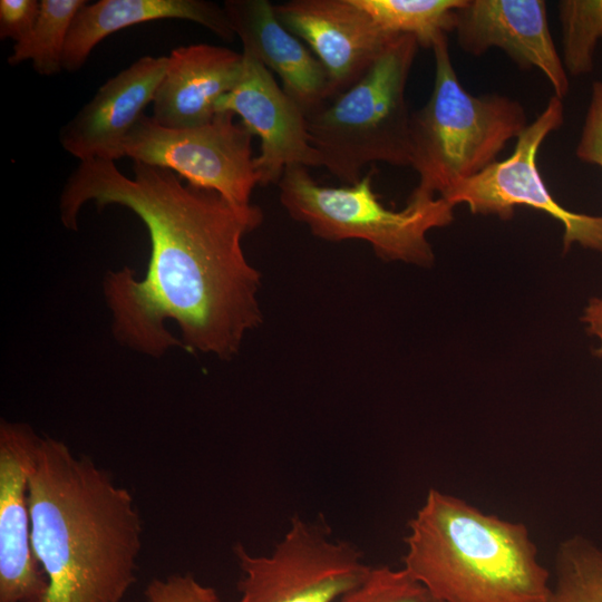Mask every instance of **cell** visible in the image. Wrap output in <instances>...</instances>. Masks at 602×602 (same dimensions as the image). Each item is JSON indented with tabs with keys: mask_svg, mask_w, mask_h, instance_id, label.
Instances as JSON below:
<instances>
[{
	"mask_svg": "<svg viewBox=\"0 0 602 602\" xmlns=\"http://www.w3.org/2000/svg\"><path fill=\"white\" fill-rule=\"evenodd\" d=\"M120 205L145 224L151 256L144 279L125 266L108 272L104 295L114 337L161 357L172 347L229 360L262 321L260 273L246 260L243 236L263 220L260 207H240L221 194L184 184L169 169L134 162L133 177L114 161L79 162L59 197L60 220L78 229L81 207Z\"/></svg>",
	"mask_w": 602,
	"mask_h": 602,
	"instance_id": "obj_1",
	"label": "cell"
},
{
	"mask_svg": "<svg viewBox=\"0 0 602 602\" xmlns=\"http://www.w3.org/2000/svg\"><path fill=\"white\" fill-rule=\"evenodd\" d=\"M43 602H122L136 581L142 520L132 494L62 441L39 437L29 477Z\"/></svg>",
	"mask_w": 602,
	"mask_h": 602,
	"instance_id": "obj_2",
	"label": "cell"
},
{
	"mask_svg": "<svg viewBox=\"0 0 602 602\" xmlns=\"http://www.w3.org/2000/svg\"><path fill=\"white\" fill-rule=\"evenodd\" d=\"M404 569L440 602H547L550 573L525 524L431 488L408 523Z\"/></svg>",
	"mask_w": 602,
	"mask_h": 602,
	"instance_id": "obj_3",
	"label": "cell"
},
{
	"mask_svg": "<svg viewBox=\"0 0 602 602\" xmlns=\"http://www.w3.org/2000/svg\"><path fill=\"white\" fill-rule=\"evenodd\" d=\"M435 79L426 105L411 116V164L419 183L411 194L443 197L495 163L527 127L524 107L497 94L474 96L459 82L447 36L433 46Z\"/></svg>",
	"mask_w": 602,
	"mask_h": 602,
	"instance_id": "obj_4",
	"label": "cell"
},
{
	"mask_svg": "<svg viewBox=\"0 0 602 602\" xmlns=\"http://www.w3.org/2000/svg\"><path fill=\"white\" fill-rule=\"evenodd\" d=\"M411 35H399L351 87L305 114L311 146L322 166L347 185L376 162L411 164V116L406 101L418 52Z\"/></svg>",
	"mask_w": 602,
	"mask_h": 602,
	"instance_id": "obj_5",
	"label": "cell"
},
{
	"mask_svg": "<svg viewBox=\"0 0 602 602\" xmlns=\"http://www.w3.org/2000/svg\"><path fill=\"white\" fill-rule=\"evenodd\" d=\"M307 168L287 167L278 186L285 211L312 234L333 242L363 240L387 261L433 263L427 233L454 220V205L441 197L411 194L402 210L394 211L375 193L372 169L352 185L331 187L317 183Z\"/></svg>",
	"mask_w": 602,
	"mask_h": 602,
	"instance_id": "obj_6",
	"label": "cell"
},
{
	"mask_svg": "<svg viewBox=\"0 0 602 602\" xmlns=\"http://www.w3.org/2000/svg\"><path fill=\"white\" fill-rule=\"evenodd\" d=\"M234 117L219 111L205 124L171 128L144 115L124 143V157L169 169L193 186L249 207L252 191L260 185L252 156L253 135Z\"/></svg>",
	"mask_w": 602,
	"mask_h": 602,
	"instance_id": "obj_7",
	"label": "cell"
},
{
	"mask_svg": "<svg viewBox=\"0 0 602 602\" xmlns=\"http://www.w3.org/2000/svg\"><path fill=\"white\" fill-rule=\"evenodd\" d=\"M235 555L243 573L237 602H336L370 570L352 544L299 517L270 555H252L241 545Z\"/></svg>",
	"mask_w": 602,
	"mask_h": 602,
	"instance_id": "obj_8",
	"label": "cell"
},
{
	"mask_svg": "<svg viewBox=\"0 0 602 602\" xmlns=\"http://www.w3.org/2000/svg\"><path fill=\"white\" fill-rule=\"evenodd\" d=\"M564 122L562 99L552 96L538 117L518 136L513 153L477 175L458 183L441 198L452 205L465 203L474 214L511 220L514 208L526 205L553 216L564 227L563 247L573 243L602 253V215L575 213L560 205L537 168V152L544 139Z\"/></svg>",
	"mask_w": 602,
	"mask_h": 602,
	"instance_id": "obj_9",
	"label": "cell"
},
{
	"mask_svg": "<svg viewBox=\"0 0 602 602\" xmlns=\"http://www.w3.org/2000/svg\"><path fill=\"white\" fill-rule=\"evenodd\" d=\"M273 9L324 67L329 100L357 82L399 36L381 29L355 0H291Z\"/></svg>",
	"mask_w": 602,
	"mask_h": 602,
	"instance_id": "obj_10",
	"label": "cell"
},
{
	"mask_svg": "<svg viewBox=\"0 0 602 602\" xmlns=\"http://www.w3.org/2000/svg\"><path fill=\"white\" fill-rule=\"evenodd\" d=\"M242 54V75L234 88L220 99L216 111L237 115L252 135L260 138V154L254 157L260 185L278 184L291 165L322 166L310 144L303 110L276 84L268 68Z\"/></svg>",
	"mask_w": 602,
	"mask_h": 602,
	"instance_id": "obj_11",
	"label": "cell"
},
{
	"mask_svg": "<svg viewBox=\"0 0 602 602\" xmlns=\"http://www.w3.org/2000/svg\"><path fill=\"white\" fill-rule=\"evenodd\" d=\"M39 436L0 424V602H43L48 583L31 543L29 477Z\"/></svg>",
	"mask_w": 602,
	"mask_h": 602,
	"instance_id": "obj_12",
	"label": "cell"
},
{
	"mask_svg": "<svg viewBox=\"0 0 602 602\" xmlns=\"http://www.w3.org/2000/svg\"><path fill=\"white\" fill-rule=\"evenodd\" d=\"M454 31L465 52L480 56L497 47L518 67L538 69L554 96L569 94V75L548 29L545 1L465 0L455 10Z\"/></svg>",
	"mask_w": 602,
	"mask_h": 602,
	"instance_id": "obj_13",
	"label": "cell"
},
{
	"mask_svg": "<svg viewBox=\"0 0 602 602\" xmlns=\"http://www.w3.org/2000/svg\"><path fill=\"white\" fill-rule=\"evenodd\" d=\"M167 62V56H144L110 77L61 127L62 148L79 162L124 157V143L153 104Z\"/></svg>",
	"mask_w": 602,
	"mask_h": 602,
	"instance_id": "obj_14",
	"label": "cell"
},
{
	"mask_svg": "<svg viewBox=\"0 0 602 602\" xmlns=\"http://www.w3.org/2000/svg\"><path fill=\"white\" fill-rule=\"evenodd\" d=\"M225 13L243 52L282 80L283 90L308 114L329 100L328 74L297 36L276 18L268 0H226Z\"/></svg>",
	"mask_w": 602,
	"mask_h": 602,
	"instance_id": "obj_15",
	"label": "cell"
},
{
	"mask_svg": "<svg viewBox=\"0 0 602 602\" xmlns=\"http://www.w3.org/2000/svg\"><path fill=\"white\" fill-rule=\"evenodd\" d=\"M167 57L152 117L171 128L210 122L220 99L237 84L244 65L242 52L207 43L181 46Z\"/></svg>",
	"mask_w": 602,
	"mask_h": 602,
	"instance_id": "obj_16",
	"label": "cell"
},
{
	"mask_svg": "<svg viewBox=\"0 0 602 602\" xmlns=\"http://www.w3.org/2000/svg\"><path fill=\"white\" fill-rule=\"evenodd\" d=\"M182 19L196 22L225 41L235 33L223 6L204 0H99L76 14L65 47L64 69L79 70L93 49L109 35L135 25Z\"/></svg>",
	"mask_w": 602,
	"mask_h": 602,
	"instance_id": "obj_17",
	"label": "cell"
},
{
	"mask_svg": "<svg viewBox=\"0 0 602 602\" xmlns=\"http://www.w3.org/2000/svg\"><path fill=\"white\" fill-rule=\"evenodd\" d=\"M385 31L411 35L419 47L433 48L436 40L454 31L455 10L465 0H355Z\"/></svg>",
	"mask_w": 602,
	"mask_h": 602,
	"instance_id": "obj_18",
	"label": "cell"
},
{
	"mask_svg": "<svg viewBox=\"0 0 602 602\" xmlns=\"http://www.w3.org/2000/svg\"><path fill=\"white\" fill-rule=\"evenodd\" d=\"M86 0H41L37 21L22 41L13 45L8 64L31 61L40 76H54L64 69V52L72 21Z\"/></svg>",
	"mask_w": 602,
	"mask_h": 602,
	"instance_id": "obj_19",
	"label": "cell"
},
{
	"mask_svg": "<svg viewBox=\"0 0 602 602\" xmlns=\"http://www.w3.org/2000/svg\"><path fill=\"white\" fill-rule=\"evenodd\" d=\"M547 602H602V547L581 535L563 541Z\"/></svg>",
	"mask_w": 602,
	"mask_h": 602,
	"instance_id": "obj_20",
	"label": "cell"
},
{
	"mask_svg": "<svg viewBox=\"0 0 602 602\" xmlns=\"http://www.w3.org/2000/svg\"><path fill=\"white\" fill-rule=\"evenodd\" d=\"M557 8L564 69L573 77L590 74L595 47L602 39V0H563Z\"/></svg>",
	"mask_w": 602,
	"mask_h": 602,
	"instance_id": "obj_21",
	"label": "cell"
},
{
	"mask_svg": "<svg viewBox=\"0 0 602 602\" xmlns=\"http://www.w3.org/2000/svg\"><path fill=\"white\" fill-rule=\"evenodd\" d=\"M337 602H440L404 567H370L365 580Z\"/></svg>",
	"mask_w": 602,
	"mask_h": 602,
	"instance_id": "obj_22",
	"label": "cell"
},
{
	"mask_svg": "<svg viewBox=\"0 0 602 602\" xmlns=\"http://www.w3.org/2000/svg\"><path fill=\"white\" fill-rule=\"evenodd\" d=\"M148 602H222L216 591L192 574H175L152 580L145 590Z\"/></svg>",
	"mask_w": 602,
	"mask_h": 602,
	"instance_id": "obj_23",
	"label": "cell"
},
{
	"mask_svg": "<svg viewBox=\"0 0 602 602\" xmlns=\"http://www.w3.org/2000/svg\"><path fill=\"white\" fill-rule=\"evenodd\" d=\"M576 157L602 169V81H594L582 132L575 148Z\"/></svg>",
	"mask_w": 602,
	"mask_h": 602,
	"instance_id": "obj_24",
	"label": "cell"
},
{
	"mask_svg": "<svg viewBox=\"0 0 602 602\" xmlns=\"http://www.w3.org/2000/svg\"><path fill=\"white\" fill-rule=\"evenodd\" d=\"M40 11L37 0L0 1V38L18 43L31 32Z\"/></svg>",
	"mask_w": 602,
	"mask_h": 602,
	"instance_id": "obj_25",
	"label": "cell"
},
{
	"mask_svg": "<svg viewBox=\"0 0 602 602\" xmlns=\"http://www.w3.org/2000/svg\"><path fill=\"white\" fill-rule=\"evenodd\" d=\"M582 321L586 324L588 332L600 340V347L595 350V355L602 358V299L590 300Z\"/></svg>",
	"mask_w": 602,
	"mask_h": 602,
	"instance_id": "obj_26",
	"label": "cell"
}]
</instances>
